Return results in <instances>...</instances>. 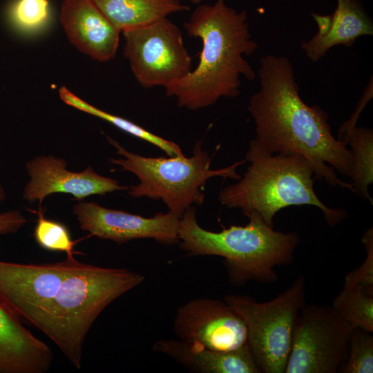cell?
Returning a JSON list of instances; mask_svg holds the SVG:
<instances>
[{
    "label": "cell",
    "instance_id": "obj_1",
    "mask_svg": "<svg viewBox=\"0 0 373 373\" xmlns=\"http://www.w3.org/2000/svg\"><path fill=\"white\" fill-rule=\"evenodd\" d=\"M144 280L128 269L96 266L75 258L44 264L0 260V300L42 332L79 370L85 340L97 318Z\"/></svg>",
    "mask_w": 373,
    "mask_h": 373
},
{
    "label": "cell",
    "instance_id": "obj_2",
    "mask_svg": "<svg viewBox=\"0 0 373 373\" xmlns=\"http://www.w3.org/2000/svg\"><path fill=\"white\" fill-rule=\"evenodd\" d=\"M258 75L260 88L247 107L256 142L271 154L302 155L311 164L314 179L354 193L352 183L341 180L334 171L351 178L352 153L332 133L327 113L301 99L290 61L283 56L262 57Z\"/></svg>",
    "mask_w": 373,
    "mask_h": 373
},
{
    "label": "cell",
    "instance_id": "obj_3",
    "mask_svg": "<svg viewBox=\"0 0 373 373\" xmlns=\"http://www.w3.org/2000/svg\"><path fill=\"white\" fill-rule=\"evenodd\" d=\"M247 13L227 6L224 0L200 4L184 27L190 37L200 39L197 66L165 88L178 106L195 111L215 104L221 97L240 94L241 77L249 81L256 74L245 58L258 48L249 29Z\"/></svg>",
    "mask_w": 373,
    "mask_h": 373
},
{
    "label": "cell",
    "instance_id": "obj_4",
    "mask_svg": "<svg viewBox=\"0 0 373 373\" xmlns=\"http://www.w3.org/2000/svg\"><path fill=\"white\" fill-rule=\"evenodd\" d=\"M245 226L231 225L218 232L199 225L194 207L180 218V247L190 256H218L224 258L231 284L247 281L272 283L278 280L276 266L290 264L299 242L296 232L275 231L256 212L246 215Z\"/></svg>",
    "mask_w": 373,
    "mask_h": 373
},
{
    "label": "cell",
    "instance_id": "obj_5",
    "mask_svg": "<svg viewBox=\"0 0 373 373\" xmlns=\"http://www.w3.org/2000/svg\"><path fill=\"white\" fill-rule=\"evenodd\" d=\"M246 160L250 165L243 177L219 193L220 203L227 208L240 209L245 216L256 212L271 227L276 213L290 206L318 207L331 227L346 216L344 210L327 207L316 195L314 170L302 155L271 154L253 140Z\"/></svg>",
    "mask_w": 373,
    "mask_h": 373
},
{
    "label": "cell",
    "instance_id": "obj_6",
    "mask_svg": "<svg viewBox=\"0 0 373 373\" xmlns=\"http://www.w3.org/2000/svg\"><path fill=\"white\" fill-rule=\"evenodd\" d=\"M107 139L117 154L123 156L111 158V162L133 173L140 181L128 187V195L162 200L169 211L180 218L193 204L203 203L202 189L209 179L220 176L239 180L241 176L236 169L246 162L243 160L222 169H211V158L202 149L201 142L195 144L189 157L183 154L166 158L142 156L127 151L111 137Z\"/></svg>",
    "mask_w": 373,
    "mask_h": 373
},
{
    "label": "cell",
    "instance_id": "obj_7",
    "mask_svg": "<svg viewBox=\"0 0 373 373\" xmlns=\"http://www.w3.org/2000/svg\"><path fill=\"white\" fill-rule=\"evenodd\" d=\"M305 280L298 276L271 300L259 303L247 295L230 294L224 301L243 320L247 345L261 372L285 373L294 324L305 305Z\"/></svg>",
    "mask_w": 373,
    "mask_h": 373
},
{
    "label": "cell",
    "instance_id": "obj_8",
    "mask_svg": "<svg viewBox=\"0 0 373 373\" xmlns=\"http://www.w3.org/2000/svg\"><path fill=\"white\" fill-rule=\"evenodd\" d=\"M352 328L332 307L305 305L294 327L285 373H336L349 353Z\"/></svg>",
    "mask_w": 373,
    "mask_h": 373
},
{
    "label": "cell",
    "instance_id": "obj_9",
    "mask_svg": "<svg viewBox=\"0 0 373 373\" xmlns=\"http://www.w3.org/2000/svg\"><path fill=\"white\" fill-rule=\"evenodd\" d=\"M124 55L143 87L166 88L192 70L182 31L168 18L122 32Z\"/></svg>",
    "mask_w": 373,
    "mask_h": 373
},
{
    "label": "cell",
    "instance_id": "obj_10",
    "mask_svg": "<svg viewBox=\"0 0 373 373\" xmlns=\"http://www.w3.org/2000/svg\"><path fill=\"white\" fill-rule=\"evenodd\" d=\"M177 338L218 351L240 348L247 343L245 322L224 301L192 299L178 309L173 321Z\"/></svg>",
    "mask_w": 373,
    "mask_h": 373
},
{
    "label": "cell",
    "instance_id": "obj_11",
    "mask_svg": "<svg viewBox=\"0 0 373 373\" xmlns=\"http://www.w3.org/2000/svg\"><path fill=\"white\" fill-rule=\"evenodd\" d=\"M79 227L100 239L117 244L134 239L152 238L171 245L179 242L180 217L171 211L145 218L126 211L102 207L94 202L80 200L73 210Z\"/></svg>",
    "mask_w": 373,
    "mask_h": 373
},
{
    "label": "cell",
    "instance_id": "obj_12",
    "mask_svg": "<svg viewBox=\"0 0 373 373\" xmlns=\"http://www.w3.org/2000/svg\"><path fill=\"white\" fill-rule=\"evenodd\" d=\"M66 166L64 159L52 155H40L28 162L30 180L24 187L23 198L41 204L46 196L55 193H69L80 201L90 195L128 189L117 180L97 173L90 166L82 172L70 171Z\"/></svg>",
    "mask_w": 373,
    "mask_h": 373
},
{
    "label": "cell",
    "instance_id": "obj_13",
    "mask_svg": "<svg viewBox=\"0 0 373 373\" xmlns=\"http://www.w3.org/2000/svg\"><path fill=\"white\" fill-rule=\"evenodd\" d=\"M59 19L79 51L101 62L115 57L121 32L92 0H63Z\"/></svg>",
    "mask_w": 373,
    "mask_h": 373
},
{
    "label": "cell",
    "instance_id": "obj_14",
    "mask_svg": "<svg viewBox=\"0 0 373 373\" xmlns=\"http://www.w3.org/2000/svg\"><path fill=\"white\" fill-rule=\"evenodd\" d=\"M52 360L50 347L0 300V373H45Z\"/></svg>",
    "mask_w": 373,
    "mask_h": 373
},
{
    "label": "cell",
    "instance_id": "obj_15",
    "mask_svg": "<svg viewBox=\"0 0 373 373\" xmlns=\"http://www.w3.org/2000/svg\"><path fill=\"white\" fill-rule=\"evenodd\" d=\"M318 26L317 32L301 44V48L312 61L324 57L336 45L352 47L362 36L373 35V23L358 0H337L329 15L312 13Z\"/></svg>",
    "mask_w": 373,
    "mask_h": 373
},
{
    "label": "cell",
    "instance_id": "obj_16",
    "mask_svg": "<svg viewBox=\"0 0 373 373\" xmlns=\"http://www.w3.org/2000/svg\"><path fill=\"white\" fill-rule=\"evenodd\" d=\"M153 349L189 370L200 373L261 372L247 345L229 351H218L178 338L160 339Z\"/></svg>",
    "mask_w": 373,
    "mask_h": 373
},
{
    "label": "cell",
    "instance_id": "obj_17",
    "mask_svg": "<svg viewBox=\"0 0 373 373\" xmlns=\"http://www.w3.org/2000/svg\"><path fill=\"white\" fill-rule=\"evenodd\" d=\"M92 1L121 32L189 10L180 0Z\"/></svg>",
    "mask_w": 373,
    "mask_h": 373
},
{
    "label": "cell",
    "instance_id": "obj_18",
    "mask_svg": "<svg viewBox=\"0 0 373 373\" xmlns=\"http://www.w3.org/2000/svg\"><path fill=\"white\" fill-rule=\"evenodd\" d=\"M59 95L61 99L66 104L101 118L122 131L157 146L169 156L172 157L183 155L180 147L173 142L152 133L126 119L111 114L88 104L73 93L65 86L60 88Z\"/></svg>",
    "mask_w": 373,
    "mask_h": 373
},
{
    "label": "cell",
    "instance_id": "obj_19",
    "mask_svg": "<svg viewBox=\"0 0 373 373\" xmlns=\"http://www.w3.org/2000/svg\"><path fill=\"white\" fill-rule=\"evenodd\" d=\"M350 145L353 165L350 179L354 193L372 200L368 186L373 181V132L370 128L356 127L344 141Z\"/></svg>",
    "mask_w": 373,
    "mask_h": 373
},
{
    "label": "cell",
    "instance_id": "obj_20",
    "mask_svg": "<svg viewBox=\"0 0 373 373\" xmlns=\"http://www.w3.org/2000/svg\"><path fill=\"white\" fill-rule=\"evenodd\" d=\"M331 306L352 329L373 332V293L364 287H343Z\"/></svg>",
    "mask_w": 373,
    "mask_h": 373
},
{
    "label": "cell",
    "instance_id": "obj_21",
    "mask_svg": "<svg viewBox=\"0 0 373 373\" xmlns=\"http://www.w3.org/2000/svg\"><path fill=\"white\" fill-rule=\"evenodd\" d=\"M50 15L48 0H12L6 12L10 27L23 33L40 30L48 21Z\"/></svg>",
    "mask_w": 373,
    "mask_h": 373
},
{
    "label": "cell",
    "instance_id": "obj_22",
    "mask_svg": "<svg viewBox=\"0 0 373 373\" xmlns=\"http://www.w3.org/2000/svg\"><path fill=\"white\" fill-rule=\"evenodd\" d=\"M38 216L34 230L37 243L46 250L65 252L67 258H74L75 242L72 240L67 227L58 221L46 218L41 209Z\"/></svg>",
    "mask_w": 373,
    "mask_h": 373
},
{
    "label": "cell",
    "instance_id": "obj_23",
    "mask_svg": "<svg viewBox=\"0 0 373 373\" xmlns=\"http://www.w3.org/2000/svg\"><path fill=\"white\" fill-rule=\"evenodd\" d=\"M340 372H373V336L371 332L361 328L352 329L348 357Z\"/></svg>",
    "mask_w": 373,
    "mask_h": 373
},
{
    "label": "cell",
    "instance_id": "obj_24",
    "mask_svg": "<svg viewBox=\"0 0 373 373\" xmlns=\"http://www.w3.org/2000/svg\"><path fill=\"white\" fill-rule=\"evenodd\" d=\"M367 256L365 261L345 277L344 287L361 285L373 293V231L368 229L362 237Z\"/></svg>",
    "mask_w": 373,
    "mask_h": 373
},
{
    "label": "cell",
    "instance_id": "obj_25",
    "mask_svg": "<svg viewBox=\"0 0 373 373\" xmlns=\"http://www.w3.org/2000/svg\"><path fill=\"white\" fill-rule=\"evenodd\" d=\"M372 77H371L362 97L359 100L358 106L354 113L352 115L350 119L346 121L340 128L338 140L344 142L350 133L356 127V124L360 115V113L365 108L367 102L372 98L373 84Z\"/></svg>",
    "mask_w": 373,
    "mask_h": 373
},
{
    "label": "cell",
    "instance_id": "obj_26",
    "mask_svg": "<svg viewBox=\"0 0 373 373\" xmlns=\"http://www.w3.org/2000/svg\"><path fill=\"white\" fill-rule=\"evenodd\" d=\"M27 222L26 217L19 210L0 213V235L17 233Z\"/></svg>",
    "mask_w": 373,
    "mask_h": 373
},
{
    "label": "cell",
    "instance_id": "obj_27",
    "mask_svg": "<svg viewBox=\"0 0 373 373\" xmlns=\"http://www.w3.org/2000/svg\"><path fill=\"white\" fill-rule=\"evenodd\" d=\"M6 197L5 191L3 186L0 184V202H2Z\"/></svg>",
    "mask_w": 373,
    "mask_h": 373
},
{
    "label": "cell",
    "instance_id": "obj_28",
    "mask_svg": "<svg viewBox=\"0 0 373 373\" xmlns=\"http://www.w3.org/2000/svg\"><path fill=\"white\" fill-rule=\"evenodd\" d=\"M191 3L194 4H199L201 3L203 0H189Z\"/></svg>",
    "mask_w": 373,
    "mask_h": 373
}]
</instances>
